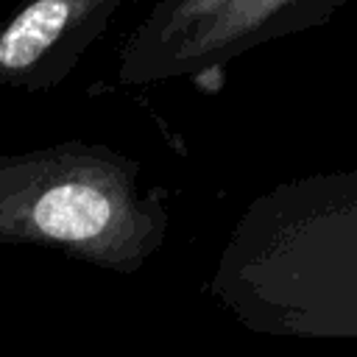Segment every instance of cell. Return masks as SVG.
<instances>
[{"label": "cell", "instance_id": "cell-1", "mask_svg": "<svg viewBox=\"0 0 357 357\" xmlns=\"http://www.w3.org/2000/svg\"><path fill=\"white\" fill-rule=\"evenodd\" d=\"M0 226L6 237L45 240L128 268L156 245L162 215L137 195L117 159L53 151L3 167Z\"/></svg>", "mask_w": 357, "mask_h": 357}, {"label": "cell", "instance_id": "cell-2", "mask_svg": "<svg viewBox=\"0 0 357 357\" xmlns=\"http://www.w3.org/2000/svg\"><path fill=\"white\" fill-rule=\"evenodd\" d=\"M349 0H220L218 8L162 50L131 86L206 75L237 56L326 22Z\"/></svg>", "mask_w": 357, "mask_h": 357}, {"label": "cell", "instance_id": "cell-3", "mask_svg": "<svg viewBox=\"0 0 357 357\" xmlns=\"http://www.w3.org/2000/svg\"><path fill=\"white\" fill-rule=\"evenodd\" d=\"M120 0H31L0 36V73L11 84H45L86 47ZM70 70V67H67Z\"/></svg>", "mask_w": 357, "mask_h": 357}, {"label": "cell", "instance_id": "cell-4", "mask_svg": "<svg viewBox=\"0 0 357 357\" xmlns=\"http://www.w3.org/2000/svg\"><path fill=\"white\" fill-rule=\"evenodd\" d=\"M220 0H156L137 31L126 39L123 56L117 61V81L131 86L134 78L176 39L204 22Z\"/></svg>", "mask_w": 357, "mask_h": 357}]
</instances>
